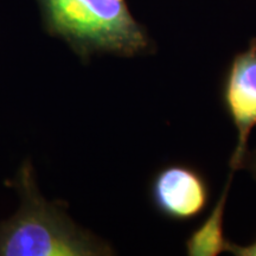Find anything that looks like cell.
<instances>
[{
  "mask_svg": "<svg viewBox=\"0 0 256 256\" xmlns=\"http://www.w3.org/2000/svg\"><path fill=\"white\" fill-rule=\"evenodd\" d=\"M222 102L238 132V142L230 158L232 174L244 166L249 136L256 127V38L230 62L222 83Z\"/></svg>",
  "mask_w": 256,
  "mask_h": 256,
  "instance_id": "obj_3",
  "label": "cell"
},
{
  "mask_svg": "<svg viewBox=\"0 0 256 256\" xmlns=\"http://www.w3.org/2000/svg\"><path fill=\"white\" fill-rule=\"evenodd\" d=\"M11 186L19 196V208L0 222V256L112 254L107 243L74 222L63 204L42 194L30 160L20 165Z\"/></svg>",
  "mask_w": 256,
  "mask_h": 256,
  "instance_id": "obj_1",
  "label": "cell"
},
{
  "mask_svg": "<svg viewBox=\"0 0 256 256\" xmlns=\"http://www.w3.org/2000/svg\"><path fill=\"white\" fill-rule=\"evenodd\" d=\"M232 177L229 178L226 190L220 196V200L214 208L206 222L198 226L186 242V250L188 255L214 256L220 252H226L229 241L224 238L222 230V218L226 200V191L229 190Z\"/></svg>",
  "mask_w": 256,
  "mask_h": 256,
  "instance_id": "obj_5",
  "label": "cell"
},
{
  "mask_svg": "<svg viewBox=\"0 0 256 256\" xmlns=\"http://www.w3.org/2000/svg\"><path fill=\"white\" fill-rule=\"evenodd\" d=\"M150 194L153 206L160 215L174 222H188L206 211L210 188L197 168L171 164L154 174Z\"/></svg>",
  "mask_w": 256,
  "mask_h": 256,
  "instance_id": "obj_4",
  "label": "cell"
},
{
  "mask_svg": "<svg viewBox=\"0 0 256 256\" xmlns=\"http://www.w3.org/2000/svg\"><path fill=\"white\" fill-rule=\"evenodd\" d=\"M48 30L82 60L92 54L142 55L151 40L124 0H38Z\"/></svg>",
  "mask_w": 256,
  "mask_h": 256,
  "instance_id": "obj_2",
  "label": "cell"
},
{
  "mask_svg": "<svg viewBox=\"0 0 256 256\" xmlns=\"http://www.w3.org/2000/svg\"><path fill=\"white\" fill-rule=\"evenodd\" d=\"M244 168H247L256 179V151L248 153ZM226 252H230L232 254L238 256H256V240L248 246H238L236 243L229 242Z\"/></svg>",
  "mask_w": 256,
  "mask_h": 256,
  "instance_id": "obj_6",
  "label": "cell"
}]
</instances>
